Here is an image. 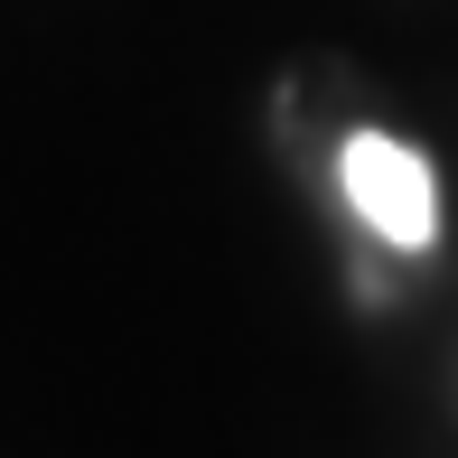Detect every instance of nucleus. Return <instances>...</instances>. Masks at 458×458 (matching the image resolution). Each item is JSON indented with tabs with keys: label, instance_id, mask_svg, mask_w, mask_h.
Listing matches in <instances>:
<instances>
[{
	"label": "nucleus",
	"instance_id": "nucleus-1",
	"mask_svg": "<svg viewBox=\"0 0 458 458\" xmlns=\"http://www.w3.org/2000/svg\"><path fill=\"white\" fill-rule=\"evenodd\" d=\"M346 206H356L384 243H403V253H421V243L440 234L430 159L411 150V140H393V131H356L346 140Z\"/></svg>",
	"mask_w": 458,
	"mask_h": 458
}]
</instances>
